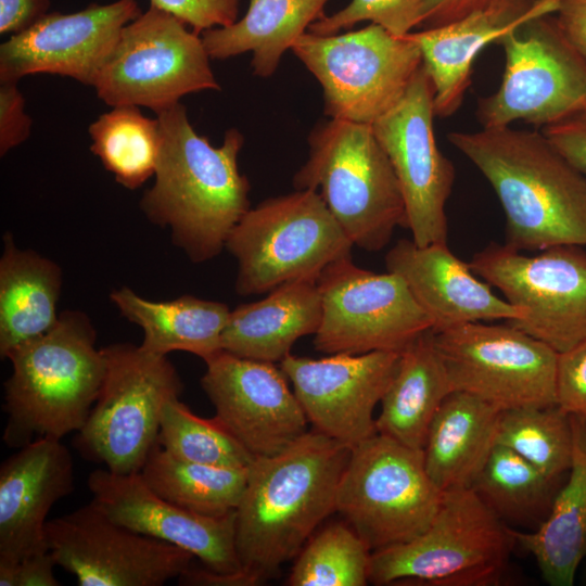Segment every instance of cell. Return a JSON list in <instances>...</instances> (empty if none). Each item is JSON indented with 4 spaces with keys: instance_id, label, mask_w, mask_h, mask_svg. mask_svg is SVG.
Returning a JSON list of instances; mask_svg holds the SVG:
<instances>
[{
    "instance_id": "obj_5",
    "label": "cell",
    "mask_w": 586,
    "mask_h": 586,
    "mask_svg": "<svg viewBox=\"0 0 586 586\" xmlns=\"http://www.w3.org/2000/svg\"><path fill=\"white\" fill-rule=\"evenodd\" d=\"M308 158L295 190L317 191L352 243L377 252L406 227L397 177L372 125L328 118L308 136Z\"/></svg>"
},
{
    "instance_id": "obj_27",
    "label": "cell",
    "mask_w": 586,
    "mask_h": 586,
    "mask_svg": "<svg viewBox=\"0 0 586 586\" xmlns=\"http://www.w3.org/2000/svg\"><path fill=\"white\" fill-rule=\"evenodd\" d=\"M572 463L563 487L556 494L545 521L534 532L511 530L552 586H571L586 558V418L570 416Z\"/></svg>"
},
{
    "instance_id": "obj_6",
    "label": "cell",
    "mask_w": 586,
    "mask_h": 586,
    "mask_svg": "<svg viewBox=\"0 0 586 586\" xmlns=\"http://www.w3.org/2000/svg\"><path fill=\"white\" fill-rule=\"evenodd\" d=\"M514 545L511 530L472 487L446 491L425 531L406 543L371 552L369 582L497 585Z\"/></svg>"
},
{
    "instance_id": "obj_29",
    "label": "cell",
    "mask_w": 586,
    "mask_h": 586,
    "mask_svg": "<svg viewBox=\"0 0 586 586\" xmlns=\"http://www.w3.org/2000/svg\"><path fill=\"white\" fill-rule=\"evenodd\" d=\"M0 259V355L48 332L58 321L60 267L5 233Z\"/></svg>"
},
{
    "instance_id": "obj_46",
    "label": "cell",
    "mask_w": 586,
    "mask_h": 586,
    "mask_svg": "<svg viewBox=\"0 0 586 586\" xmlns=\"http://www.w3.org/2000/svg\"><path fill=\"white\" fill-rule=\"evenodd\" d=\"M180 585L187 586H255L265 582L259 575L244 568L231 573L207 569H192L191 565L178 577Z\"/></svg>"
},
{
    "instance_id": "obj_13",
    "label": "cell",
    "mask_w": 586,
    "mask_h": 586,
    "mask_svg": "<svg viewBox=\"0 0 586 586\" xmlns=\"http://www.w3.org/2000/svg\"><path fill=\"white\" fill-rule=\"evenodd\" d=\"M551 15L534 18L498 41L505 71L497 91L479 101L482 128L517 120L543 128L586 105V61Z\"/></svg>"
},
{
    "instance_id": "obj_43",
    "label": "cell",
    "mask_w": 586,
    "mask_h": 586,
    "mask_svg": "<svg viewBox=\"0 0 586 586\" xmlns=\"http://www.w3.org/2000/svg\"><path fill=\"white\" fill-rule=\"evenodd\" d=\"M511 0H424L419 14V29L445 25L472 12Z\"/></svg>"
},
{
    "instance_id": "obj_24",
    "label": "cell",
    "mask_w": 586,
    "mask_h": 586,
    "mask_svg": "<svg viewBox=\"0 0 586 586\" xmlns=\"http://www.w3.org/2000/svg\"><path fill=\"white\" fill-rule=\"evenodd\" d=\"M559 5L560 0H511L409 33L432 81L435 116L448 117L460 107L473 62L486 46L534 18L555 14Z\"/></svg>"
},
{
    "instance_id": "obj_36",
    "label": "cell",
    "mask_w": 586,
    "mask_h": 586,
    "mask_svg": "<svg viewBox=\"0 0 586 586\" xmlns=\"http://www.w3.org/2000/svg\"><path fill=\"white\" fill-rule=\"evenodd\" d=\"M553 483L526 459L495 444L471 487L500 518L522 519L551 505Z\"/></svg>"
},
{
    "instance_id": "obj_9",
    "label": "cell",
    "mask_w": 586,
    "mask_h": 586,
    "mask_svg": "<svg viewBox=\"0 0 586 586\" xmlns=\"http://www.w3.org/2000/svg\"><path fill=\"white\" fill-rule=\"evenodd\" d=\"M443 493L425 469L422 449L375 433L352 448L339 482L335 511L375 551L425 531Z\"/></svg>"
},
{
    "instance_id": "obj_3",
    "label": "cell",
    "mask_w": 586,
    "mask_h": 586,
    "mask_svg": "<svg viewBox=\"0 0 586 586\" xmlns=\"http://www.w3.org/2000/svg\"><path fill=\"white\" fill-rule=\"evenodd\" d=\"M351 451L314 430L273 456L254 458L235 509L242 568L266 581L300 553L314 530L335 511Z\"/></svg>"
},
{
    "instance_id": "obj_15",
    "label": "cell",
    "mask_w": 586,
    "mask_h": 586,
    "mask_svg": "<svg viewBox=\"0 0 586 586\" xmlns=\"http://www.w3.org/2000/svg\"><path fill=\"white\" fill-rule=\"evenodd\" d=\"M434 342L453 391L500 410L556 405L558 353L510 323H463L434 332Z\"/></svg>"
},
{
    "instance_id": "obj_8",
    "label": "cell",
    "mask_w": 586,
    "mask_h": 586,
    "mask_svg": "<svg viewBox=\"0 0 586 586\" xmlns=\"http://www.w3.org/2000/svg\"><path fill=\"white\" fill-rule=\"evenodd\" d=\"M101 349L102 385L74 443L81 456L112 472L137 473L157 445L164 403L180 396L182 383L166 356L129 343Z\"/></svg>"
},
{
    "instance_id": "obj_47",
    "label": "cell",
    "mask_w": 586,
    "mask_h": 586,
    "mask_svg": "<svg viewBox=\"0 0 586 586\" xmlns=\"http://www.w3.org/2000/svg\"><path fill=\"white\" fill-rule=\"evenodd\" d=\"M55 565L50 549L28 555L17 565V586H59L53 574Z\"/></svg>"
},
{
    "instance_id": "obj_32",
    "label": "cell",
    "mask_w": 586,
    "mask_h": 586,
    "mask_svg": "<svg viewBox=\"0 0 586 586\" xmlns=\"http://www.w3.org/2000/svg\"><path fill=\"white\" fill-rule=\"evenodd\" d=\"M247 471L181 460L157 444L140 474L162 498L199 514L224 517L235 511Z\"/></svg>"
},
{
    "instance_id": "obj_34",
    "label": "cell",
    "mask_w": 586,
    "mask_h": 586,
    "mask_svg": "<svg viewBox=\"0 0 586 586\" xmlns=\"http://www.w3.org/2000/svg\"><path fill=\"white\" fill-rule=\"evenodd\" d=\"M496 444L513 450L556 481L572 463L570 416L557 405L501 410Z\"/></svg>"
},
{
    "instance_id": "obj_14",
    "label": "cell",
    "mask_w": 586,
    "mask_h": 586,
    "mask_svg": "<svg viewBox=\"0 0 586 586\" xmlns=\"http://www.w3.org/2000/svg\"><path fill=\"white\" fill-rule=\"evenodd\" d=\"M321 321L314 334L323 354L402 352L432 323L405 281L375 273L342 257L319 275Z\"/></svg>"
},
{
    "instance_id": "obj_16",
    "label": "cell",
    "mask_w": 586,
    "mask_h": 586,
    "mask_svg": "<svg viewBox=\"0 0 586 586\" xmlns=\"http://www.w3.org/2000/svg\"><path fill=\"white\" fill-rule=\"evenodd\" d=\"M434 89L423 65L402 99L372 124L397 177L406 228L420 246L447 240L446 202L455 169L434 133Z\"/></svg>"
},
{
    "instance_id": "obj_38",
    "label": "cell",
    "mask_w": 586,
    "mask_h": 586,
    "mask_svg": "<svg viewBox=\"0 0 586 586\" xmlns=\"http://www.w3.org/2000/svg\"><path fill=\"white\" fill-rule=\"evenodd\" d=\"M424 0H351L342 10L314 22L308 31L328 36L349 29L359 22L378 24L394 36L404 37L418 28Z\"/></svg>"
},
{
    "instance_id": "obj_4",
    "label": "cell",
    "mask_w": 586,
    "mask_h": 586,
    "mask_svg": "<svg viewBox=\"0 0 586 586\" xmlns=\"http://www.w3.org/2000/svg\"><path fill=\"white\" fill-rule=\"evenodd\" d=\"M7 359L12 365L4 382L7 445L62 440L84 426L105 371L94 328L84 313L62 311L48 332L16 347Z\"/></svg>"
},
{
    "instance_id": "obj_12",
    "label": "cell",
    "mask_w": 586,
    "mask_h": 586,
    "mask_svg": "<svg viewBox=\"0 0 586 586\" xmlns=\"http://www.w3.org/2000/svg\"><path fill=\"white\" fill-rule=\"evenodd\" d=\"M476 276L522 310L511 326L558 354L586 341V252L559 245L526 256L492 243L469 263Z\"/></svg>"
},
{
    "instance_id": "obj_23",
    "label": "cell",
    "mask_w": 586,
    "mask_h": 586,
    "mask_svg": "<svg viewBox=\"0 0 586 586\" xmlns=\"http://www.w3.org/2000/svg\"><path fill=\"white\" fill-rule=\"evenodd\" d=\"M386 269L398 275L432 323L434 332L482 320H517L522 310L501 300L475 277L446 242L417 245L399 240L385 255Z\"/></svg>"
},
{
    "instance_id": "obj_17",
    "label": "cell",
    "mask_w": 586,
    "mask_h": 586,
    "mask_svg": "<svg viewBox=\"0 0 586 586\" xmlns=\"http://www.w3.org/2000/svg\"><path fill=\"white\" fill-rule=\"evenodd\" d=\"M46 539L56 565L80 586H162L179 577L194 558L114 522L92 500L49 520Z\"/></svg>"
},
{
    "instance_id": "obj_2",
    "label": "cell",
    "mask_w": 586,
    "mask_h": 586,
    "mask_svg": "<svg viewBox=\"0 0 586 586\" xmlns=\"http://www.w3.org/2000/svg\"><path fill=\"white\" fill-rule=\"evenodd\" d=\"M449 142L487 179L518 251L586 245V178L540 131H451Z\"/></svg>"
},
{
    "instance_id": "obj_18",
    "label": "cell",
    "mask_w": 586,
    "mask_h": 586,
    "mask_svg": "<svg viewBox=\"0 0 586 586\" xmlns=\"http://www.w3.org/2000/svg\"><path fill=\"white\" fill-rule=\"evenodd\" d=\"M141 14L137 0L46 13L0 46V82L53 74L94 86L123 28Z\"/></svg>"
},
{
    "instance_id": "obj_45",
    "label": "cell",
    "mask_w": 586,
    "mask_h": 586,
    "mask_svg": "<svg viewBox=\"0 0 586 586\" xmlns=\"http://www.w3.org/2000/svg\"><path fill=\"white\" fill-rule=\"evenodd\" d=\"M555 21L566 40L586 61V0H560Z\"/></svg>"
},
{
    "instance_id": "obj_11",
    "label": "cell",
    "mask_w": 586,
    "mask_h": 586,
    "mask_svg": "<svg viewBox=\"0 0 586 586\" xmlns=\"http://www.w3.org/2000/svg\"><path fill=\"white\" fill-rule=\"evenodd\" d=\"M202 37L153 5L127 24L94 84L110 106L158 112L189 93L220 90Z\"/></svg>"
},
{
    "instance_id": "obj_33",
    "label": "cell",
    "mask_w": 586,
    "mask_h": 586,
    "mask_svg": "<svg viewBox=\"0 0 586 586\" xmlns=\"http://www.w3.org/2000/svg\"><path fill=\"white\" fill-rule=\"evenodd\" d=\"M91 152L123 187L135 190L154 176L161 132L157 118L139 106L120 105L100 115L89 126Z\"/></svg>"
},
{
    "instance_id": "obj_28",
    "label": "cell",
    "mask_w": 586,
    "mask_h": 586,
    "mask_svg": "<svg viewBox=\"0 0 586 586\" xmlns=\"http://www.w3.org/2000/svg\"><path fill=\"white\" fill-rule=\"evenodd\" d=\"M451 392L434 332L426 330L399 354L396 371L381 399L377 433L423 449L430 425Z\"/></svg>"
},
{
    "instance_id": "obj_39",
    "label": "cell",
    "mask_w": 586,
    "mask_h": 586,
    "mask_svg": "<svg viewBox=\"0 0 586 586\" xmlns=\"http://www.w3.org/2000/svg\"><path fill=\"white\" fill-rule=\"evenodd\" d=\"M556 405L569 416L586 418V341L558 354Z\"/></svg>"
},
{
    "instance_id": "obj_25",
    "label": "cell",
    "mask_w": 586,
    "mask_h": 586,
    "mask_svg": "<svg viewBox=\"0 0 586 586\" xmlns=\"http://www.w3.org/2000/svg\"><path fill=\"white\" fill-rule=\"evenodd\" d=\"M317 279L283 283L265 298L230 310L221 349L242 358L281 362L298 339L319 328L322 309Z\"/></svg>"
},
{
    "instance_id": "obj_19",
    "label": "cell",
    "mask_w": 586,
    "mask_h": 586,
    "mask_svg": "<svg viewBox=\"0 0 586 586\" xmlns=\"http://www.w3.org/2000/svg\"><path fill=\"white\" fill-rule=\"evenodd\" d=\"M205 364L201 384L215 416L254 458L273 456L307 432L306 415L273 362L220 351Z\"/></svg>"
},
{
    "instance_id": "obj_40",
    "label": "cell",
    "mask_w": 586,
    "mask_h": 586,
    "mask_svg": "<svg viewBox=\"0 0 586 586\" xmlns=\"http://www.w3.org/2000/svg\"><path fill=\"white\" fill-rule=\"evenodd\" d=\"M150 5L173 14L192 30L225 27L238 21L241 0H150Z\"/></svg>"
},
{
    "instance_id": "obj_41",
    "label": "cell",
    "mask_w": 586,
    "mask_h": 586,
    "mask_svg": "<svg viewBox=\"0 0 586 586\" xmlns=\"http://www.w3.org/2000/svg\"><path fill=\"white\" fill-rule=\"evenodd\" d=\"M31 118L17 82H0V154L3 156L30 135Z\"/></svg>"
},
{
    "instance_id": "obj_7",
    "label": "cell",
    "mask_w": 586,
    "mask_h": 586,
    "mask_svg": "<svg viewBox=\"0 0 586 586\" xmlns=\"http://www.w3.org/2000/svg\"><path fill=\"white\" fill-rule=\"evenodd\" d=\"M354 244L310 189L269 198L251 207L230 232L226 247L238 263L235 292L268 293L303 278H318Z\"/></svg>"
},
{
    "instance_id": "obj_37",
    "label": "cell",
    "mask_w": 586,
    "mask_h": 586,
    "mask_svg": "<svg viewBox=\"0 0 586 586\" xmlns=\"http://www.w3.org/2000/svg\"><path fill=\"white\" fill-rule=\"evenodd\" d=\"M371 552L348 523L331 524L302 548L288 585L365 586Z\"/></svg>"
},
{
    "instance_id": "obj_44",
    "label": "cell",
    "mask_w": 586,
    "mask_h": 586,
    "mask_svg": "<svg viewBox=\"0 0 586 586\" xmlns=\"http://www.w3.org/2000/svg\"><path fill=\"white\" fill-rule=\"evenodd\" d=\"M50 0H0V34L24 30L48 13Z\"/></svg>"
},
{
    "instance_id": "obj_22",
    "label": "cell",
    "mask_w": 586,
    "mask_h": 586,
    "mask_svg": "<svg viewBox=\"0 0 586 586\" xmlns=\"http://www.w3.org/2000/svg\"><path fill=\"white\" fill-rule=\"evenodd\" d=\"M74 461L61 440L38 437L1 463L0 563L49 550L47 517L74 491Z\"/></svg>"
},
{
    "instance_id": "obj_1",
    "label": "cell",
    "mask_w": 586,
    "mask_h": 586,
    "mask_svg": "<svg viewBox=\"0 0 586 586\" xmlns=\"http://www.w3.org/2000/svg\"><path fill=\"white\" fill-rule=\"evenodd\" d=\"M155 114L161 132L155 182L140 207L152 224L170 229L173 242L192 262L209 260L251 208V186L238 166L244 137L230 128L219 146L212 145L180 102Z\"/></svg>"
},
{
    "instance_id": "obj_10",
    "label": "cell",
    "mask_w": 586,
    "mask_h": 586,
    "mask_svg": "<svg viewBox=\"0 0 586 586\" xmlns=\"http://www.w3.org/2000/svg\"><path fill=\"white\" fill-rule=\"evenodd\" d=\"M291 50L321 85L329 118L368 125L396 105L422 65L407 35L373 23L328 36L306 31Z\"/></svg>"
},
{
    "instance_id": "obj_35",
    "label": "cell",
    "mask_w": 586,
    "mask_h": 586,
    "mask_svg": "<svg viewBox=\"0 0 586 586\" xmlns=\"http://www.w3.org/2000/svg\"><path fill=\"white\" fill-rule=\"evenodd\" d=\"M157 444L191 462L245 468L254 460L216 416L204 419L194 415L179 396L168 398L162 407Z\"/></svg>"
},
{
    "instance_id": "obj_21",
    "label": "cell",
    "mask_w": 586,
    "mask_h": 586,
    "mask_svg": "<svg viewBox=\"0 0 586 586\" xmlns=\"http://www.w3.org/2000/svg\"><path fill=\"white\" fill-rule=\"evenodd\" d=\"M92 501L114 522L169 543L198 558L209 570L242 569L235 549V511L208 517L158 496L137 473L98 469L88 476Z\"/></svg>"
},
{
    "instance_id": "obj_20",
    "label": "cell",
    "mask_w": 586,
    "mask_h": 586,
    "mask_svg": "<svg viewBox=\"0 0 586 586\" xmlns=\"http://www.w3.org/2000/svg\"><path fill=\"white\" fill-rule=\"evenodd\" d=\"M400 352L290 354L280 368L314 429L353 448L377 433L373 410L396 371Z\"/></svg>"
},
{
    "instance_id": "obj_26",
    "label": "cell",
    "mask_w": 586,
    "mask_h": 586,
    "mask_svg": "<svg viewBox=\"0 0 586 586\" xmlns=\"http://www.w3.org/2000/svg\"><path fill=\"white\" fill-rule=\"evenodd\" d=\"M501 410L467 392L442 403L423 446L425 469L442 491L471 487L496 444Z\"/></svg>"
},
{
    "instance_id": "obj_31",
    "label": "cell",
    "mask_w": 586,
    "mask_h": 586,
    "mask_svg": "<svg viewBox=\"0 0 586 586\" xmlns=\"http://www.w3.org/2000/svg\"><path fill=\"white\" fill-rule=\"evenodd\" d=\"M330 0H250L244 16L201 35L211 59L226 60L252 52L255 76L275 74L282 55L309 26L324 16Z\"/></svg>"
},
{
    "instance_id": "obj_30",
    "label": "cell",
    "mask_w": 586,
    "mask_h": 586,
    "mask_svg": "<svg viewBox=\"0 0 586 586\" xmlns=\"http://www.w3.org/2000/svg\"><path fill=\"white\" fill-rule=\"evenodd\" d=\"M122 315L139 326L143 351L166 356L182 351L204 361L221 349V335L230 309L225 303L183 295L173 301L154 302L141 297L129 288L110 295Z\"/></svg>"
},
{
    "instance_id": "obj_42",
    "label": "cell",
    "mask_w": 586,
    "mask_h": 586,
    "mask_svg": "<svg viewBox=\"0 0 586 586\" xmlns=\"http://www.w3.org/2000/svg\"><path fill=\"white\" fill-rule=\"evenodd\" d=\"M551 144L586 178V105L542 128Z\"/></svg>"
}]
</instances>
